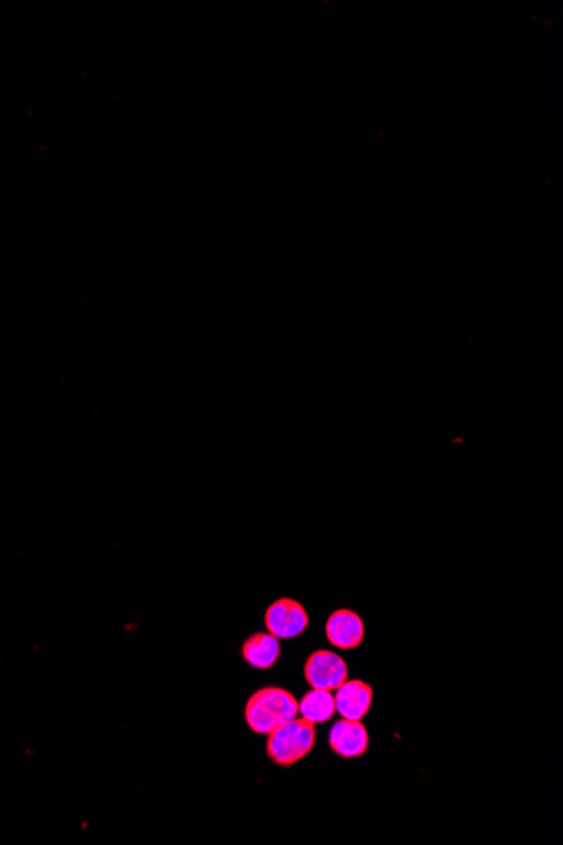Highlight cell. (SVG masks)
Segmentation results:
<instances>
[{
    "label": "cell",
    "mask_w": 563,
    "mask_h": 845,
    "mask_svg": "<svg viewBox=\"0 0 563 845\" xmlns=\"http://www.w3.org/2000/svg\"><path fill=\"white\" fill-rule=\"evenodd\" d=\"M304 675H306L307 684L311 685L312 689L331 692L348 680V665L338 653L317 650L307 658Z\"/></svg>",
    "instance_id": "cell-4"
},
{
    "label": "cell",
    "mask_w": 563,
    "mask_h": 845,
    "mask_svg": "<svg viewBox=\"0 0 563 845\" xmlns=\"http://www.w3.org/2000/svg\"><path fill=\"white\" fill-rule=\"evenodd\" d=\"M336 692L334 706L343 719L361 721L370 711L373 689L363 680H346Z\"/></svg>",
    "instance_id": "cell-6"
},
{
    "label": "cell",
    "mask_w": 563,
    "mask_h": 845,
    "mask_svg": "<svg viewBox=\"0 0 563 845\" xmlns=\"http://www.w3.org/2000/svg\"><path fill=\"white\" fill-rule=\"evenodd\" d=\"M265 626L275 638L292 640L306 631L309 616L306 608L295 599L280 598L265 611Z\"/></svg>",
    "instance_id": "cell-3"
},
{
    "label": "cell",
    "mask_w": 563,
    "mask_h": 845,
    "mask_svg": "<svg viewBox=\"0 0 563 845\" xmlns=\"http://www.w3.org/2000/svg\"><path fill=\"white\" fill-rule=\"evenodd\" d=\"M326 636L329 643L341 650H353L361 645L365 638L363 619L349 609H338L329 616L326 623Z\"/></svg>",
    "instance_id": "cell-5"
},
{
    "label": "cell",
    "mask_w": 563,
    "mask_h": 845,
    "mask_svg": "<svg viewBox=\"0 0 563 845\" xmlns=\"http://www.w3.org/2000/svg\"><path fill=\"white\" fill-rule=\"evenodd\" d=\"M336 712L334 697L328 690L312 689L299 702V714L312 724L328 722Z\"/></svg>",
    "instance_id": "cell-9"
},
{
    "label": "cell",
    "mask_w": 563,
    "mask_h": 845,
    "mask_svg": "<svg viewBox=\"0 0 563 845\" xmlns=\"http://www.w3.org/2000/svg\"><path fill=\"white\" fill-rule=\"evenodd\" d=\"M316 743V727L312 722L292 719L270 732L267 741V756L275 765L292 766L311 753Z\"/></svg>",
    "instance_id": "cell-2"
},
{
    "label": "cell",
    "mask_w": 563,
    "mask_h": 845,
    "mask_svg": "<svg viewBox=\"0 0 563 845\" xmlns=\"http://www.w3.org/2000/svg\"><path fill=\"white\" fill-rule=\"evenodd\" d=\"M242 655L250 667L269 670L280 658L279 638L270 633H257L245 641Z\"/></svg>",
    "instance_id": "cell-8"
},
{
    "label": "cell",
    "mask_w": 563,
    "mask_h": 845,
    "mask_svg": "<svg viewBox=\"0 0 563 845\" xmlns=\"http://www.w3.org/2000/svg\"><path fill=\"white\" fill-rule=\"evenodd\" d=\"M329 746L343 758H360L368 749V731L360 721L343 719L329 732Z\"/></svg>",
    "instance_id": "cell-7"
},
{
    "label": "cell",
    "mask_w": 563,
    "mask_h": 845,
    "mask_svg": "<svg viewBox=\"0 0 563 845\" xmlns=\"http://www.w3.org/2000/svg\"><path fill=\"white\" fill-rule=\"evenodd\" d=\"M299 714V704L289 690L267 687L248 699L245 721L255 734L269 736L270 732Z\"/></svg>",
    "instance_id": "cell-1"
}]
</instances>
